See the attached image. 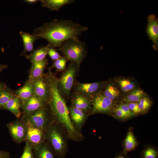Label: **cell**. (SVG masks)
<instances>
[{
    "instance_id": "obj_1",
    "label": "cell",
    "mask_w": 158,
    "mask_h": 158,
    "mask_svg": "<svg viewBox=\"0 0 158 158\" xmlns=\"http://www.w3.org/2000/svg\"><path fill=\"white\" fill-rule=\"evenodd\" d=\"M88 29L85 26L71 20L54 19L34 30L32 35L46 40L55 48H58L65 41L79 40L81 34Z\"/></svg>"
},
{
    "instance_id": "obj_2",
    "label": "cell",
    "mask_w": 158,
    "mask_h": 158,
    "mask_svg": "<svg viewBox=\"0 0 158 158\" xmlns=\"http://www.w3.org/2000/svg\"><path fill=\"white\" fill-rule=\"evenodd\" d=\"M45 136L57 157L63 158L68 150V138L62 128L55 122L50 121L45 130Z\"/></svg>"
},
{
    "instance_id": "obj_3",
    "label": "cell",
    "mask_w": 158,
    "mask_h": 158,
    "mask_svg": "<svg viewBox=\"0 0 158 158\" xmlns=\"http://www.w3.org/2000/svg\"><path fill=\"white\" fill-rule=\"evenodd\" d=\"M58 49L68 60L79 66L87 53L85 43L79 40L70 39L64 41Z\"/></svg>"
},
{
    "instance_id": "obj_4",
    "label": "cell",
    "mask_w": 158,
    "mask_h": 158,
    "mask_svg": "<svg viewBox=\"0 0 158 158\" xmlns=\"http://www.w3.org/2000/svg\"><path fill=\"white\" fill-rule=\"evenodd\" d=\"M79 67L75 63L70 61L67 68L58 79V88L62 95L67 97L70 95Z\"/></svg>"
},
{
    "instance_id": "obj_5",
    "label": "cell",
    "mask_w": 158,
    "mask_h": 158,
    "mask_svg": "<svg viewBox=\"0 0 158 158\" xmlns=\"http://www.w3.org/2000/svg\"><path fill=\"white\" fill-rule=\"evenodd\" d=\"M90 114L102 113L111 115L116 107V102L113 101L103 94L97 93L91 99Z\"/></svg>"
},
{
    "instance_id": "obj_6",
    "label": "cell",
    "mask_w": 158,
    "mask_h": 158,
    "mask_svg": "<svg viewBox=\"0 0 158 158\" xmlns=\"http://www.w3.org/2000/svg\"><path fill=\"white\" fill-rule=\"evenodd\" d=\"M26 124L45 131L50 121L45 106L29 114L23 115L21 119Z\"/></svg>"
},
{
    "instance_id": "obj_7",
    "label": "cell",
    "mask_w": 158,
    "mask_h": 158,
    "mask_svg": "<svg viewBox=\"0 0 158 158\" xmlns=\"http://www.w3.org/2000/svg\"><path fill=\"white\" fill-rule=\"evenodd\" d=\"M7 127L13 140L18 143L25 141L27 134L25 123L21 120H17L7 123Z\"/></svg>"
},
{
    "instance_id": "obj_8",
    "label": "cell",
    "mask_w": 158,
    "mask_h": 158,
    "mask_svg": "<svg viewBox=\"0 0 158 158\" xmlns=\"http://www.w3.org/2000/svg\"><path fill=\"white\" fill-rule=\"evenodd\" d=\"M26 125L27 131L25 142L30 144L33 148L44 142L45 139L44 130L31 125Z\"/></svg>"
},
{
    "instance_id": "obj_9",
    "label": "cell",
    "mask_w": 158,
    "mask_h": 158,
    "mask_svg": "<svg viewBox=\"0 0 158 158\" xmlns=\"http://www.w3.org/2000/svg\"><path fill=\"white\" fill-rule=\"evenodd\" d=\"M147 25L145 32L147 36L153 43V48L156 50L158 49V18L155 15L151 14L147 19Z\"/></svg>"
},
{
    "instance_id": "obj_10",
    "label": "cell",
    "mask_w": 158,
    "mask_h": 158,
    "mask_svg": "<svg viewBox=\"0 0 158 158\" xmlns=\"http://www.w3.org/2000/svg\"><path fill=\"white\" fill-rule=\"evenodd\" d=\"M103 83L97 82L90 83H78L76 87L78 93L81 94L90 98L97 93L102 87Z\"/></svg>"
},
{
    "instance_id": "obj_11",
    "label": "cell",
    "mask_w": 158,
    "mask_h": 158,
    "mask_svg": "<svg viewBox=\"0 0 158 158\" xmlns=\"http://www.w3.org/2000/svg\"><path fill=\"white\" fill-rule=\"evenodd\" d=\"M46 104L35 95L21 103L23 115H25L45 106Z\"/></svg>"
},
{
    "instance_id": "obj_12",
    "label": "cell",
    "mask_w": 158,
    "mask_h": 158,
    "mask_svg": "<svg viewBox=\"0 0 158 158\" xmlns=\"http://www.w3.org/2000/svg\"><path fill=\"white\" fill-rule=\"evenodd\" d=\"M31 80L33 85L34 95L46 104L48 90L44 75L40 78Z\"/></svg>"
},
{
    "instance_id": "obj_13",
    "label": "cell",
    "mask_w": 158,
    "mask_h": 158,
    "mask_svg": "<svg viewBox=\"0 0 158 158\" xmlns=\"http://www.w3.org/2000/svg\"><path fill=\"white\" fill-rule=\"evenodd\" d=\"M71 119L74 125L79 131L84 124L87 116V113L71 105L68 108Z\"/></svg>"
},
{
    "instance_id": "obj_14",
    "label": "cell",
    "mask_w": 158,
    "mask_h": 158,
    "mask_svg": "<svg viewBox=\"0 0 158 158\" xmlns=\"http://www.w3.org/2000/svg\"><path fill=\"white\" fill-rule=\"evenodd\" d=\"M72 105L87 113L90 111L92 102L91 98L77 93L72 99Z\"/></svg>"
},
{
    "instance_id": "obj_15",
    "label": "cell",
    "mask_w": 158,
    "mask_h": 158,
    "mask_svg": "<svg viewBox=\"0 0 158 158\" xmlns=\"http://www.w3.org/2000/svg\"><path fill=\"white\" fill-rule=\"evenodd\" d=\"M13 92L15 95L20 99L21 103H23L34 95L32 82L28 79L22 87Z\"/></svg>"
},
{
    "instance_id": "obj_16",
    "label": "cell",
    "mask_w": 158,
    "mask_h": 158,
    "mask_svg": "<svg viewBox=\"0 0 158 158\" xmlns=\"http://www.w3.org/2000/svg\"><path fill=\"white\" fill-rule=\"evenodd\" d=\"M48 63V60L46 58L42 61L31 63L28 79L33 80L42 77Z\"/></svg>"
},
{
    "instance_id": "obj_17",
    "label": "cell",
    "mask_w": 158,
    "mask_h": 158,
    "mask_svg": "<svg viewBox=\"0 0 158 158\" xmlns=\"http://www.w3.org/2000/svg\"><path fill=\"white\" fill-rule=\"evenodd\" d=\"M21 107V102L20 100L15 95L9 100L2 109L7 110L10 111L17 118H19L22 114L20 109Z\"/></svg>"
},
{
    "instance_id": "obj_18",
    "label": "cell",
    "mask_w": 158,
    "mask_h": 158,
    "mask_svg": "<svg viewBox=\"0 0 158 158\" xmlns=\"http://www.w3.org/2000/svg\"><path fill=\"white\" fill-rule=\"evenodd\" d=\"M19 34L22 39L24 47L21 55H25L27 52H32L34 50L33 47L34 42L38 38L29 33L23 31H20Z\"/></svg>"
},
{
    "instance_id": "obj_19",
    "label": "cell",
    "mask_w": 158,
    "mask_h": 158,
    "mask_svg": "<svg viewBox=\"0 0 158 158\" xmlns=\"http://www.w3.org/2000/svg\"><path fill=\"white\" fill-rule=\"evenodd\" d=\"M33 148L34 158H54V152L44 142Z\"/></svg>"
},
{
    "instance_id": "obj_20",
    "label": "cell",
    "mask_w": 158,
    "mask_h": 158,
    "mask_svg": "<svg viewBox=\"0 0 158 158\" xmlns=\"http://www.w3.org/2000/svg\"><path fill=\"white\" fill-rule=\"evenodd\" d=\"M50 44L34 50L30 54L26 55V58L30 61L31 63L42 61L46 58L48 55V50Z\"/></svg>"
},
{
    "instance_id": "obj_21",
    "label": "cell",
    "mask_w": 158,
    "mask_h": 158,
    "mask_svg": "<svg viewBox=\"0 0 158 158\" xmlns=\"http://www.w3.org/2000/svg\"><path fill=\"white\" fill-rule=\"evenodd\" d=\"M43 7L51 11H59L63 6L74 2L73 0H42L40 1Z\"/></svg>"
},
{
    "instance_id": "obj_22",
    "label": "cell",
    "mask_w": 158,
    "mask_h": 158,
    "mask_svg": "<svg viewBox=\"0 0 158 158\" xmlns=\"http://www.w3.org/2000/svg\"><path fill=\"white\" fill-rule=\"evenodd\" d=\"M138 145L137 141L132 130H129L124 140L122 153L127 155L128 153L135 150Z\"/></svg>"
},
{
    "instance_id": "obj_23",
    "label": "cell",
    "mask_w": 158,
    "mask_h": 158,
    "mask_svg": "<svg viewBox=\"0 0 158 158\" xmlns=\"http://www.w3.org/2000/svg\"><path fill=\"white\" fill-rule=\"evenodd\" d=\"M103 94L115 102H116L118 99L121 95L119 89L114 84L111 83L107 85Z\"/></svg>"
},
{
    "instance_id": "obj_24",
    "label": "cell",
    "mask_w": 158,
    "mask_h": 158,
    "mask_svg": "<svg viewBox=\"0 0 158 158\" xmlns=\"http://www.w3.org/2000/svg\"><path fill=\"white\" fill-rule=\"evenodd\" d=\"M144 95L143 90L140 89H134L129 92L123 99L125 103L128 102L138 103Z\"/></svg>"
},
{
    "instance_id": "obj_25",
    "label": "cell",
    "mask_w": 158,
    "mask_h": 158,
    "mask_svg": "<svg viewBox=\"0 0 158 158\" xmlns=\"http://www.w3.org/2000/svg\"><path fill=\"white\" fill-rule=\"evenodd\" d=\"M117 83L121 90L124 93L129 92L135 89L134 83L127 78H120L116 80Z\"/></svg>"
},
{
    "instance_id": "obj_26",
    "label": "cell",
    "mask_w": 158,
    "mask_h": 158,
    "mask_svg": "<svg viewBox=\"0 0 158 158\" xmlns=\"http://www.w3.org/2000/svg\"><path fill=\"white\" fill-rule=\"evenodd\" d=\"M13 92L7 86L0 92V109H2L9 100L15 95Z\"/></svg>"
},
{
    "instance_id": "obj_27",
    "label": "cell",
    "mask_w": 158,
    "mask_h": 158,
    "mask_svg": "<svg viewBox=\"0 0 158 158\" xmlns=\"http://www.w3.org/2000/svg\"><path fill=\"white\" fill-rule=\"evenodd\" d=\"M138 104L141 114H144L149 110L151 107L152 102L147 96L144 95Z\"/></svg>"
},
{
    "instance_id": "obj_28",
    "label": "cell",
    "mask_w": 158,
    "mask_h": 158,
    "mask_svg": "<svg viewBox=\"0 0 158 158\" xmlns=\"http://www.w3.org/2000/svg\"><path fill=\"white\" fill-rule=\"evenodd\" d=\"M158 152L154 147L148 146L142 150L141 154V158H158Z\"/></svg>"
},
{
    "instance_id": "obj_29",
    "label": "cell",
    "mask_w": 158,
    "mask_h": 158,
    "mask_svg": "<svg viewBox=\"0 0 158 158\" xmlns=\"http://www.w3.org/2000/svg\"><path fill=\"white\" fill-rule=\"evenodd\" d=\"M68 60V59L66 56H61L54 61L49 68L51 69L54 68H56L57 71H63L65 69L66 64Z\"/></svg>"
},
{
    "instance_id": "obj_30",
    "label": "cell",
    "mask_w": 158,
    "mask_h": 158,
    "mask_svg": "<svg viewBox=\"0 0 158 158\" xmlns=\"http://www.w3.org/2000/svg\"><path fill=\"white\" fill-rule=\"evenodd\" d=\"M25 142L23 153L20 158H34L32 147L28 142Z\"/></svg>"
},
{
    "instance_id": "obj_31",
    "label": "cell",
    "mask_w": 158,
    "mask_h": 158,
    "mask_svg": "<svg viewBox=\"0 0 158 158\" xmlns=\"http://www.w3.org/2000/svg\"><path fill=\"white\" fill-rule=\"evenodd\" d=\"M113 113L115 117L120 120L124 121L129 119L118 106H116L114 110Z\"/></svg>"
},
{
    "instance_id": "obj_32",
    "label": "cell",
    "mask_w": 158,
    "mask_h": 158,
    "mask_svg": "<svg viewBox=\"0 0 158 158\" xmlns=\"http://www.w3.org/2000/svg\"><path fill=\"white\" fill-rule=\"evenodd\" d=\"M48 54L54 61L56 60L61 57L56 51V48L54 47L50 44L48 50Z\"/></svg>"
},
{
    "instance_id": "obj_33",
    "label": "cell",
    "mask_w": 158,
    "mask_h": 158,
    "mask_svg": "<svg viewBox=\"0 0 158 158\" xmlns=\"http://www.w3.org/2000/svg\"><path fill=\"white\" fill-rule=\"evenodd\" d=\"M118 106L129 118L135 116L130 110L126 103H121Z\"/></svg>"
},
{
    "instance_id": "obj_34",
    "label": "cell",
    "mask_w": 158,
    "mask_h": 158,
    "mask_svg": "<svg viewBox=\"0 0 158 158\" xmlns=\"http://www.w3.org/2000/svg\"><path fill=\"white\" fill-rule=\"evenodd\" d=\"M126 103L130 110L135 116L141 114L138 103L128 102Z\"/></svg>"
},
{
    "instance_id": "obj_35",
    "label": "cell",
    "mask_w": 158,
    "mask_h": 158,
    "mask_svg": "<svg viewBox=\"0 0 158 158\" xmlns=\"http://www.w3.org/2000/svg\"><path fill=\"white\" fill-rule=\"evenodd\" d=\"M10 157V154L8 152L0 150V158H9Z\"/></svg>"
},
{
    "instance_id": "obj_36",
    "label": "cell",
    "mask_w": 158,
    "mask_h": 158,
    "mask_svg": "<svg viewBox=\"0 0 158 158\" xmlns=\"http://www.w3.org/2000/svg\"><path fill=\"white\" fill-rule=\"evenodd\" d=\"M114 158H129L127 155H126L122 152L117 155Z\"/></svg>"
},
{
    "instance_id": "obj_37",
    "label": "cell",
    "mask_w": 158,
    "mask_h": 158,
    "mask_svg": "<svg viewBox=\"0 0 158 158\" xmlns=\"http://www.w3.org/2000/svg\"><path fill=\"white\" fill-rule=\"evenodd\" d=\"M8 67L7 65L5 64H0V73Z\"/></svg>"
},
{
    "instance_id": "obj_38",
    "label": "cell",
    "mask_w": 158,
    "mask_h": 158,
    "mask_svg": "<svg viewBox=\"0 0 158 158\" xmlns=\"http://www.w3.org/2000/svg\"><path fill=\"white\" fill-rule=\"evenodd\" d=\"M7 86L5 83L0 82V92Z\"/></svg>"
},
{
    "instance_id": "obj_39",
    "label": "cell",
    "mask_w": 158,
    "mask_h": 158,
    "mask_svg": "<svg viewBox=\"0 0 158 158\" xmlns=\"http://www.w3.org/2000/svg\"><path fill=\"white\" fill-rule=\"evenodd\" d=\"M25 1L26 2L29 4H33L35 3L38 1V0H26Z\"/></svg>"
}]
</instances>
